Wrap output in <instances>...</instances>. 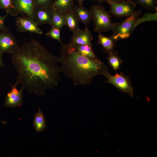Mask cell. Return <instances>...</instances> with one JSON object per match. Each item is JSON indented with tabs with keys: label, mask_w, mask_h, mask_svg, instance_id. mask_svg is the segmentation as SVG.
Here are the masks:
<instances>
[{
	"label": "cell",
	"mask_w": 157,
	"mask_h": 157,
	"mask_svg": "<svg viewBox=\"0 0 157 157\" xmlns=\"http://www.w3.org/2000/svg\"><path fill=\"white\" fill-rule=\"evenodd\" d=\"M17 72L16 82L24 90L39 96L57 87L60 80L59 57L52 54L38 41L32 39L11 53Z\"/></svg>",
	"instance_id": "6da1fadb"
},
{
	"label": "cell",
	"mask_w": 157,
	"mask_h": 157,
	"mask_svg": "<svg viewBox=\"0 0 157 157\" xmlns=\"http://www.w3.org/2000/svg\"><path fill=\"white\" fill-rule=\"evenodd\" d=\"M59 63L61 72L74 85L90 84L96 76L103 74L106 69L100 60L90 59L81 56L70 43L62 44Z\"/></svg>",
	"instance_id": "7a4b0ae2"
},
{
	"label": "cell",
	"mask_w": 157,
	"mask_h": 157,
	"mask_svg": "<svg viewBox=\"0 0 157 157\" xmlns=\"http://www.w3.org/2000/svg\"><path fill=\"white\" fill-rule=\"evenodd\" d=\"M91 20L94 23V31L99 33L111 30L114 22H112L109 13L102 5L92 6L89 10Z\"/></svg>",
	"instance_id": "3957f363"
},
{
	"label": "cell",
	"mask_w": 157,
	"mask_h": 157,
	"mask_svg": "<svg viewBox=\"0 0 157 157\" xmlns=\"http://www.w3.org/2000/svg\"><path fill=\"white\" fill-rule=\"evenodd\" d=\"M142 11L139 10L124 21L114 23L111 30L113 34L110 36L117 40L129 38L133 33Z\"/></svg>",
	"instance_id": "277c9868"
},
{
	"label": "cell",
	"mask_w": 157,
	"mask_h": 157,
	"mask_svg": "<svg viewBox=\"0 0 157 157\" xmlns=\"http://www.w3.org/2000/svg\"><path fill=\"white\" fill-rule=\"evenodd\" d=\"M106 1L110 6V13L117 17H128L135 11V8L136 5L131 0H125L116 2L107 0Z\"/></svg>",
	"instance_id": "5b68a950"
},
{
	"label": "cell",
	"mask_w": 157,
	"mask_h": 157,
	"mask_svg": "<svg viewBox=\"0 0 157 157\" xmlns=\"http://www.w3.org/2000/svg\"><path fill=\"white\" fill-rule=\"evenodd\" d=\"M15 25L17 31L21 32H30L42 34V32L35 21L28 17H16Z\"/></svg>",
	"instance_id": "8992f818"
},
{
	"label": "cell",
	"mask_w": 157,
	"mask_h": 157,
	"mask_svg": "<svg viewBox=\"0 0 157 157\" xmlns=\"http://www.w3.org/2000/svg\"><path fill=\"white\" fill-rule=\"evenodd\" d=\"M18 85L16 82L14 85L10 84L11 90L6 96L4 104V107L15 108L19 107L22 105L23 99V92L24 90L22 88L20 90L18 89Z\"/></svg>",
	"instance_id": "52a82bcc"
},
{
	"label": "cell",
	"mask_w": 157,
	"mask_h": 157,
	"mask_svg": "<svg viewBox=\"0 0 157 157\" xmlns=\"http://www.w3.org/2000/svg\"><path fill=\"white\" fill-rule=\"evenodd\" d=\"M18 47L17 40L8 28L0 31V51L11 53Z\"/></svg>",
	"instance_id": "ba28073f"
},
{
	"label": "cell",
	"mask_w": 157,
	"mask_h": 157,
	"mask_svg": "<svg viewBox=\"0 0 157 157\" xmlns=\"http://www.w3.org/2000/svg\"><path fill=\"white\" fill-rule=\"evenodd\" d=\"M107 79V81L124 92L128 93L131 96L133 94V89L128 81L124 76L117 73L115 76L111 75L106 71L103 74Z\"/></svg>",
	"instance_id": "9c48e42d"
},
{
	"label": "cell",
	"mask_w": 157,
	"mask_h": 157,
	"mask_svg": "<svg viewBox=\"0 0 157 157\" xmlns=\"http://www.w3.org/2000/svg\"><path fill=\"white\" fill-rule=\"evenodd\" d=\"M14 5L17 15L21 14L34 20L35 7L33 0H14Z\"/></svg>",
	"instance_id": "30bf717a"
},
{
	"label": "cell",
	"mask_w": 157,
	"mask_h": 157,
	"mask_svg": "<svg viewBox=\"0 0 157 157\" xmlns=\"http://www.w3.org/2000/svg\"><path fill=\"white\" fill-rule=\"evenodd\" d=\"M53 9L52 6L36 8L34 21L38 25L51 24Z\"/></svg>",
	"instance_id": "8fae6325"
},
{
	"label": "cell",
	"mask_w": 157,
	"mask_h": 157,
	"mask_svg": "<svg viewBox=\"0 0 157 157\" xmlns=\"http://www.w3.org/2000/svg\"><path fill=\"white\" fill-rule=\"evenodd\" d=\"M93 39L90 31L87 26L83 30L80 29L73 33L70 43L72 44L88 45L92 46Z\"/></svg>",
	"instance_id": "7c38bea8"
},
{
	"label": "cell",
	"mask_w": 157,
	"mask_h": 157,
	"mask_svg": "<svg viewBox=\"0 0 157 157\" xmlns=\"http://www.w3.org/2000/svg\"><path fill=\"white\" fill-rule=\"evenodd\" d=\"M73 11L79 21L85 26L90 24L91 20L90 11L83 6V4L75 6Z\"/></svg>",
	"instance_id": "4fadbf2b"
},
{
	"label": "cell",
	"mask_w": 157,
	"mask_h": 157,
	"mask_svg": "<svg viewBox=\"0 0 157 157\" xmlns=\"http://www.w3.org/2000/svg\"><path fill=\"white\" fill-rule=\"evenodd\" d=\"M74 0H57L52 6L53 8L59 12L65 13L73 11L74 7Z\"/></svg>",
	"instance_id": "5bb4252c"
},
{
	"label": "cell",
	"mask_w": 157,
	"mask_h": 157,
	"mask_svg": "<svg viewBox=\"0 0 157 157\" xmlns=\"http://www.w3.org/2000/svg\"><path fill=\"white\" fill-rule=\"evenodd\" d=\"M71 44L74 47L77 52L81 56L92 60H99L96 56L92 50V46L88 45Z\"/></svg>",
	"instance_id": "9a60e30c"
},
{
	"label": "cell",
	"mask_w": 157,
	"mask_h": 157,
	"mask_svg": "<svg viewBox=\"0 0 157 157\" xmlns=\"http://www.w3.org/2000/svg\"><path fill=\"white\" fill-rule=\"evenodd\" d=\"M33 125L35 131L37 133L43 131L47 127L46 119L43 112L40 108L34 115Z\"/></svg>",
	"instance_id": "2e32d148"
},
{
	"label": "cell",
	"mask_w": 157,
	"mask_h": 157,
	"mask_svg": "<svg viewBox=\"0 0 157 157\" xmlns=\"http://www.w3.org/2000/svg\"><path fill=\"white\" fill-rule=\"evenodd\" d=\"M98 38V43L102 46L104 50L109 53L112 52L116 40L111 36H106L101 33H99Z\"/></svg>",
	"instance_id": "e0dca14e"
},
{
	"label": "cell",
	"mask_w": 157,
	"mask_h": 157,
	"mask_svg": "<svg viewBox=\"0 0 157 157\" xmlns=\"http://www.w3.org/2000/svg\"><path fill=\"white\" fill-rule=\"evenodd\" d=\"M66 26L73 33L80 29L79 26L80 21L73 11H71L65 13Z\"/></svg>",
	"instance_id": "ac0fdd59"
},
{
	"label": "cell",
	"mask_w": 157,
	"mask_h": 157,
	"mask_svg": "<svg viewBox=\"0 0 157 157\" xmlns=\"http://www.w3.org/2000/svg\"><path fill=\"white\" fill-rule=\"evenodd\" d=\"M66 26L65 13L53 9L51 26H54L61 31L64 26Z\"/></svg>",
	"instance_id": "d6986e66"
},
{
	"label": "cell",
	"mask_w": 157,
	"mask_h": 157,
	"mask_svg": "<svg viewBox=\"0 0 157 157\" xmlns=\"http://www.w3.org/2000/svg\"><path fill=\"white\" fill-rule=\"evenodd\" d=\"M5 10L6 14L15 17L17 14L14 5V0H0V9Z\"/></svg>",
	"instance_id": "ffe728a7"
},
{
	"label": "cell",
	"mask_w": 157,
	"mask_h": 157,
	"mask_svg": "<svg viewBox=\"0 0 157 157\" xmlns=\"http://www.w3.org/2000/svg\"><path fill=\"white\" fill-rule=\"evenodd\" d=\"M135 3L141 5L145 8L153 12L156 11L157 0H134Z\"/></svg>",
	"instance_id": "44dd1931"
},
{
	"label": "cell",
	"mask_w": 157,
	"mask_h": 157,
	"mask_svg": "<svg viewBox=\"0 0 157 157\" xmlns=\"http://www.w3.org/2000/svg\"><path fill=\"white\" fill-rule=\"evenodd\" d=\"M61 31L57 28L51 26V29L46 34V35L57 40L62 44L63 43L61 41L60 34Z\"/></svg>",
	"instance_id": "7402d4cb"
},
{
	"label": "cell",
	"mask_w": 157,
	"mask_h": 157,
	"mask_svg": "<svg viewBox=\"0 0 157 157\" xmlns=\"http://www.w3.org/2000/svg\"><path fill=\"white\" fill-rule=\"evenodd\" d=\"M108 60L110 64L115 70L117 69L120 65V60L117 56L113 52L109 53Z\"/></svg>",
	"instance_id": "603a6c76"
},
{
	"label": "cell",
	"mask_w": 157,
	"mask_h": 157,
	"mask_svg": "<svg viewBox=\"0 0 157 157\" xmlns=\"http://www.w3.org/2000/svg\"><path fill=\"white\" fill-rule=\"evenodd\" d=\"M35 8L52 6L54 0H33Z\"/></svg>",
	"instance_id": "cb8c5ba5"
},
{
	"label": "cell",
	"mask_w": 157,
	"mask_h": 157,
	"mask_svg": "<svg viewBox=\"0 0 157 157\" xmlns=\"http://www.w3.org/2000/svg\"><path fill=\"white\" fill-rule=\"evenodd\" d=\"M8 16L7 14L3 16L0 15V31L8 29L5 25V20Z\"/></svg>",
	"instance_id": "d4e9b609"
},
{
	"label": "cell",
	"mask_w": 157,
	"mask_h": 157,
	"mask_svg": "<svg viewBox=\"0 0 157 157\" xmlns=\"http://www.w3.org/2000/svg\"><path fill=\"white\" fill-rule=\"evenodd\" d=\"M3 53L0 51V67H4V65L2 60V55Z\"/></svg>",
	"instance_id": "484cf974"
},
{
	"label": "cell",
	"mask_w": 157,
	"mask_h": 157,
	"mask_svg": "<svg viewBox=\"0 0 157 157\" xmlns=\"http://www.w3.org/2000/svg\"><path fill=\"white\" fill-rule=\"evenodd\" d=\"M109 0L113 1V2H121V1H124L126 0Z\"/></svg>",
	"instance_id": "4316f807"
},
{
	"label": "cell",
	"mask_w": 157,
	"mask_h": 157,
	"mask_svg": "<svg viewBox=\"0 0 157 157\" xmlns=\"http://www.w3.org/2000/svg\"><path fill=\"white\" fill-rule=\"evenodd\" d=\"M94 1H96L99 2V3H101L103 1H106L107 0H93Z\"/></svg>",
	"instance_id": "83f0119b"
},
{
	"label": "cell",
	"mask_w": 157,
	"mask_h": 157,
	"mask_svg": "<svg viewBox=\"0 0 157 157\" xmlns=\"http://www.w3.org/2000/svg\"><path fill=\"white\" fill-rule=\"evenodd\" d=\"M79 3V4H82L83 1L85 0H76Z\"/></svg>",
	"instance_id": "f1b7e54d"
},
{
	"label": "cell",
	"mask_w": 157,
	"mask_h": 157,
	"mask_svg": "<svg viewBox=\"0 0 157 157\" xmlns=\"http://www.w3.org/2000/svg\"><path fill=\"white\" fill-rule=\"evenodd\" d=\"M56 0H54V1H56Z\"/></svg>",
	"instance_id": "f546056e"
}]
</instances>
